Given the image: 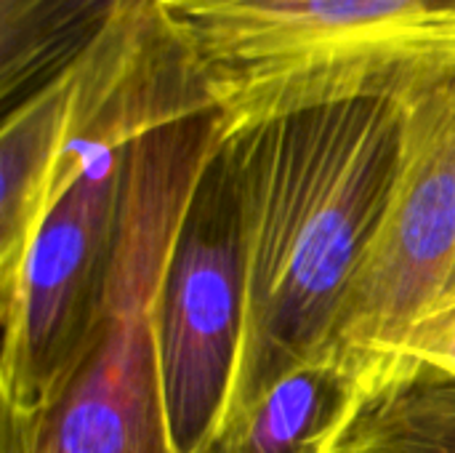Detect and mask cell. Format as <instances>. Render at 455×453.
I'll return each instance as SVG.
<instances>
[{"label":"cell","mask_w":455,"mask_h":453,"mask_svg":"<svg viewBox=\"0 0 455 453\" xmlns=\"http://www.w3.org/2000/svg\"><path fill=\"white\" fill-rule=\"evenodd\" d=\"M245 246V334L221 427L304 363L331 355L387 214L400 101L360 99L224 133ZM219 427V430H221Z\"/></svg>","instance_id":"cell-1"},{"label":"cell","mask_w":455,"mask_h":453,"mask_svg":"<svg viewBox=\"0 0 455 453\" xmlns=\"http://www.w3.org/2000/svg\"><path fill=\"white\" fill-rule=\"evenodd\" d=\"M224 133L221 109L205 107L139 142L99 312L43 400L27 414L3 411L0 453H176L157 302L184 206Z\"/></svg>","instance_id":"cell-2"},{"label":"cell","mask_w":455,"mask_h":453,"mask_svg":"<svg viewBox=\"0 0 455 453\" xmlns=\"http://www.w3.org/2000/svg\"><path fill=\"white\" fill-rule=\"evenodd\" d=\"M227 133L455 75V0H157Z\"/></svg>","instance_id":"cell-3"},{"label":"cell","mask_w":455,"mask_h":453,"mask_svg":"<svg viewBox=\"0 0 455 453\" xmlns=\"http://www.w3.org/2000/svg\"><path fill=\"white\" fill-rule=\"evenodd\" d=\"M455 296V75L400 101V160L376 240L341 307L331 355L363 400L408 331Z\"/></svg>","instance_id":"cell-4"},{"label":"cell","mask_w":455,"mask_h":453,"mask_svg":"<svg viewBox=\"0 0 455 453\" xmlns=\"http://www.w3.org/2000/svg\"><path fill=\"white\" fill-rule=\"evenodd\" d=\"M245 246L224 139L176 227L157 302L163 395L176 453H205L237 376L245 334Z\"/></svg>","instance_id":"cell-5"},{"label":"cell","mask_w":455,"mask_h":453,"mask_svg":"<svg viewBox=\"0 0 455 453\" xmlns=\"http://www.w3.org/2000/svg\"><path fill=\"white\" fill-rule=\"evenodd\" d=\"M360 406V376L325 355L299 366L229 419L205 453H331Z\"/></svg>","instance_id":"cell-6"},{"label":"cell","mask_w":455,"mask_h":453,"mask_svg":"<svg viewBox=\"0 0 455 453\" xmlns=\"http://www.w3.org/2000/svg\"><path fill=\"white\" fill-rule=\"evenodd\" d=\"M123 0H3L5 112L59 77L104 29Z\"/></svg>","instance_id":"cell-7"},{"label":"cell","mask_w":455,"mask_h":453,"mask_svg":"<svg viewBox=\"0 0 455 453\" xmlns=\"http://www.w3.org/2000/svg\"><path fill=\"white\" fill-rule=\"evenodd\" d=\"M416 376L455 379V296L416 320L403 344L373 379L365 398L395 382Z\"/></svg>","instance_id":"cell-8"}]
</instances>
